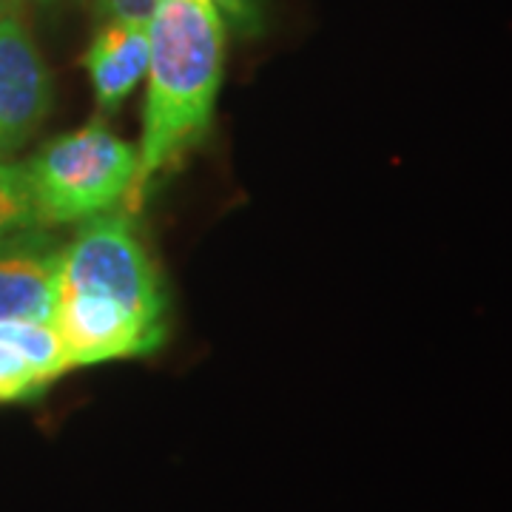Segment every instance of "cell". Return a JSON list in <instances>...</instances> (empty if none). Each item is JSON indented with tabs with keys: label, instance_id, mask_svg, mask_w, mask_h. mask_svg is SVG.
<instances>
[{
	"label": "cell",
	"instance_id": "6da1fadb",
	"mask_svg": "<svg viewBox=\"0 0 512 512\" xmlns=\"http://www.w3.org/2000/svg\"><path fill=\"white\" fill-rule=\"evenodd\" d=\"M228 26L214 0H163L148 23L146 109L126 211L180 171L214 126L225 77Z\"/></svg>",
	"mask_w": 512,
	"mask_h": 512
},
{
	"label": "cell",
	"instance_id": "7c38bea8",
	"mask_svg": "<svg viewBox=\"0 0 512 512\" xmlns=\"http://www.w3.org/2000/svg\"><path fill=\"white\" fill-rule=\"evenodd\" d=\"M23 3L26 0H0V20L20 18L23 15Z\"/></svg>",
	"mask_w": 512,
	"mask_h": 512
},
{
	"label": "cell",
	"instance_id": "30bf717a",
	"mask_svg": "<svg viewBox=\"0 0 512 512\" xmlns=\"http://www.w3.org/2000/svg\"><path fill=\"white\" fill-rule=\"evenodd\" d=\"M163 0H94L100 20H126L148 26Z\"/></svg>",
	"mask_w": 512,
	"mask_h": 512
},
{
	"label": "cell",
	"instance_id": "4fadbf2b",
	"mask_svg": "<svg viewBox=\"0 0 512 512\" xmlns=\"http://www.w3.org/2000/svg\"><path fill=\"white\" fill-rule=\"evenodd\" d=\"M49 3H52V0H49Z\"/></svg>",
	"mask_w": 512,
	"mask_h": 512
},
{
	"label": "cell",
	"instance_id": "7a4b0ae2",
	"mask_svg": "<svg viewBox=\"0 0 512 512\" xmlns=\"http://www.w3.org/2000/svg\"><path fill=\"white\" fill-rule=\"evenodd\" d=\"M40 228L89 222L126 202L137 148L103 120L60 134L26 163Z\"/></svg>",
	"mask_w": 512,
	"mask_h": 512
},
{
	"label": "cell",
	"instance_id": "ba28073f",
	"mask_svg": "<svg viewBox=\"0 0 512 512\" xmlns=\"http://www.w3.org/2000/svg\"><path fill=\"white\" fill-rule=\"evenodd\" d=\"M92 83L94 103L103 114H114L146 77L148 26L126 20H100L83 55Z\"/></svg>",
	"mask_w": 512,
	"mask_h": 512
},
{
	"label": "cell",
	"instance_id": "277c9868",
	"mask_svg": "<svg viewBox=\"0 0 512 512\" xmlns=\"http://www.w3.org/2000/svg\"><path fill=\"white\" fill-rule=\"evenodd\" d=\"M52 325L60 333L72 370L148 356L163 348L168 336V325H157L120 302L92 293H57Z\"/></svg>",
	"mask_w": 512,
	"mask_h": 512
},
{
	"label": "cell",
	"instance_id": "8992f818",
	"mask_svg": "<svg viewBox=\"0 0 512 512\" xmlns=\"http://www.w3.org/2000/svg\"><path fill=\"white\" fill-rule=\"evenodd\" d=\"M69 370L52 319L0 322V404L35 402Z\"/></svg>",
	"mask_w": 512,
	"mask_h": 512
},
{
	"label": "cell",
	"instance_id": "5b68a950",
	"mask_svg": "<svg viewBox=\"0 0 512 512\" xmlns=\"http://www.w3.org/2000/svg\"><path fill=\"white\" fill-rule=\"evenodd\" d=\"M52 111V72L23 18L0 20V160L29 143Z\"/></svg>",
	"mask_w": 512,
	"mask_h": 512
},
{
	"label": "cell",
	"instance_id": "52a82bcc",
	"mask_svg": "<svg viewBox=\"0 0 512 512\" xmlns=\"http://www.w3.org/2000/svg\"><path fill=\"white\" fill-rule=\"evenodd\" d=\"M57 245L49 228L0 242V322L52 319L57 302Z\"/></svg>",
	"mask_w": 512,
	"mask_h": 512
},
{
	"label": "cell",
	"instance_id": "3957f363",
	"mask_svg": "<svg viewBox=\"0 0 512 512\" xmlns=\"http://www.w3.org/2000/svg\"><path fill=\"white\" fill-rule=\"evenodd\" d=\"M57 293H92L168 325L163 276L140 239L134 214L120 208L83 222L80 234L60 245Z\"/></svg>",
	"mask_w": 512,
	"mask_h": 512
},
{
	"label": "cell",
	"instance_id": "9c48e42d",
	"mask_svg": "<svg viewBox=\"0 0 512 512\" xmlns=\"http://www.w3.org/2000/svg\"><path fill=\"white\" fill-rule=\"evenodd\" d=\"M40 228L29 168L20 160H0V242Z\"/></svg>",
	"mask_w": 512,
	"mask_h": 512
},
{
	"label": "cell",
	"instance_id": "8fae6325",
	"mask_svg": "<svg viewBox=\"0 0 512 512\" xmlns=\"http://www.w3.org/2000/svg\"><path fill=\"white\" fill-rule=\"evenodd\" d=\"M220 6L222 18H228L239 32L259 29V3L256 0H214Z\"/></svg>",
	"mask_w": 512,
	"mask_h": 512
}]
</instances>
